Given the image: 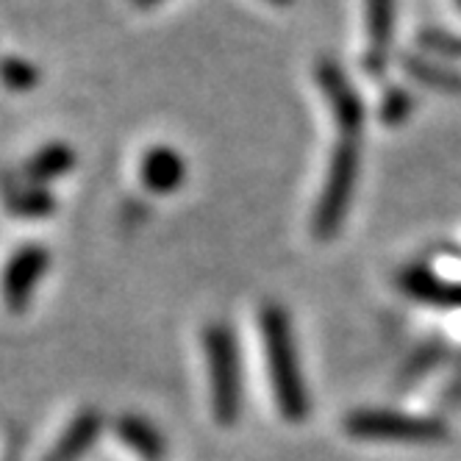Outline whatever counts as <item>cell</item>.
Instances as JSON below:
<instances>
[{"label":"cell","instance_id":"obj_1","mask_svg":"<svg viewBox=\"0 0 461 461\" xmlns=\"http://www.w3.org/2000/svg\"><path fill=\"white\" fill-rule=\"evenodd\" d=\"M261 339H265V358L273 398L286 422H303L312 411V398L306 389V378L301 370L298 345L292 337L289 314L278 303H267L258 317Z\"/></svg>","mask_w":461,"mask_h":461},{"label":"cell","instance_id":"obj_2","mask_svg":"<svg viewBox=\"0 0 461 461\" xmlns=\"http://www.w3.org/2000/svg\"><path fill=\"white\" fill-rule=\"evenodd\" d=\"M209 386H212V414L220 425H234L242 414V365L234 328L212 322L201 334Z\"/></svg>","mask_w":461,"mask_h":461},{"label":"cell","instance_id":"obj_3","mask_svg":"<svg viewBox=\"0 0 461 461\" xmlns=\"http://www.w3.org/2000/svg\"><path fill=\"white\" fill-rule=\"evenodd\" d=\"M358 158H361L358 140L339 137V142L331 153V164H328V173H325V186L320 192V201H317V209L312 217L314 240L328 242L342 230L345 217L353 203V194H356Z\"/></svg>","mask_w":461,"mask_h":461},{"label":"cell","instance_id":"obj_4","mask_svg":"<svg viewBox=\"0 0 461 461\" xmlns=\"http://www.w3.org/2000/svg\"><path fill=\"white\" fill-rule=\"evenodd\" d=\"M345 431L353 439L367 442H409L437 445L450 437L447 425L434 417H414L389 409H358L345 417Z\"/></svg>","mask_w":461,"mask_h":461},{"label":"cell","instance_id":"obj_5","mask_svg":"<svg viewBox=\"0 0 461 461\" xmlns=\"http://www.w3.org/2000/svg\"><path fill=\"white\" fill-rule=\"evenodd\" d=\"M314 76L328 97V106H331L339 137L361 140V131H365V104H361V97L356 86L350 84V78L345 76V70L331 56H322L314 64Z\"/></svg>","mask_w":461,"mask_h":461},{"label":"cell","instance_id":"obj_6","mask_svg":"<svg viewBox=\"0 0 461 461\" xmlns=\"http://www.w3.org/2000/svg\"><path fill=\"white\" fill-rule=\"evenodd\" d=\"M48 265H50V253L40 242L23 245L6 261L4 276H0V294H4V303L9 312L23 314L31 306L40 281L48 273Z\"/></svg>","mask_w":461,"mask_h":461},{"label":"cell","instance_id":"obj_7","mask_svg":"<svg viewBox=\"0 0 461 461\" xmlns=\"http://www.w3.org/2000/svg\"><path fill=\"white\" fill-rule=\"evenodd\" d=\"M140 178H142L145 189H150L156 194H170V192L181 189V184L186 178V161L176 148L156 145L142 156Z\"/></svg>","mask_w":461,"mask_h":461},{"label":"cell","instance_id":"obj_8","mask_svg":"<svg viewBox=\"0 0 461 461\" xmlns=\"http://www.w3.org/2000/svg\"><path fill=\"white\" fill-rule=\"evenodd\" d=\"M101 431H104V414L97 409H81L42 461H81L92 447V442L101 437Z\"/></svg>","mask_w":461,"mask_h":461},{"label":"cell","instance_id":"obj_9","mask_svg":"<svg viewBox=\"0 0 461 461\" xmlns=\"http://www.w3.org/2000/svg\"><path fill=\"white\" fill-rule=\"evenodd\" d=\"M367 37L370 50L365 56V64L370 73H381L389 61L394 37V0H367Z\"/></svg>","mask_w":461,"mask_h":461},{"label":"cell","instance_id":"obj_10","mask_svg":"<svg viewBox=\"0 0 461 461\" xmlns=\"http://www.w3.org/2000/svg\"><path fill=\"white\" fill-rule=\"evenodd\" d=\"M401 289L411 294L414 301L442 306V309H461V284H447L428 273L425 267H409L398 278Z\"/></svg>","mask_w":461,"mask_h":461},{"label":"cell","instance_id":"obj_11","mask_svg":"<svg viewBox=\"0 0 461 461\" xmlns=\"http://www.w3.org/2000/svg\"><path fill=\"white\" fill-rule=\"evenodd\" d=\"M0 194L12 214L17 217H48L56 212V197L45 186L25 184L23 178H0Z\"/></svg>","mask_w":461,"mask_h":461},{"label":"cell","instance_id":"obj_12","mask_svg":"<svg viewBox=\"0 0 461 461\" xmlns=\"http://www.w3.org/2000/svg\"><path fill=\"white\" fill-rule=\"evenodd\" d=\"M73 167H76V150L70 145H64V142H50V145L40 148L34 156L25 161L20 178L25 184L45 186L48 181L61 178L64 173H70Z\"/></svg>","mask_w":461,"mask_h":461},{"label":"cell","instance_id":"obj_13","mask_svg":"<svg viewBox=\"0 0 461 461\" xmlns=\"http://www.w3.org/2000/svg\"><path fill=\"white\" fill-rule=\"evenodd\" d=\"M114 431L117 437L134 450L142 461H161L167 456V439H164L156 425L148 422L145 417H137V414H122L117 422H114Z\"/></svg>","mask_w":461,"mask_h":461},{"label":"cell","instance_id":"obj_14","mask_svg":"<svg viewBox=\"0 0 461 461\" xmlns=\"http://www.w3.org/2000/svg\"><path fill=\"white\" fill-rule=\"evenodd\" d=\"M401 64L414 81H420L425 86H434L439 92L461 95V73L447 68V64H442L431 56H422V53H403Z\"/></svg>","mask_w":461,"mask_h":461},{"label":"cell","instance_id":"obj_15","mask_svg":"<svg viewBox=\"0 0 461 461\" xmlns=\"http://www.w3.org/2000/svg\"><path fill=\"white\" fill-rule=\"evenodd\" d=\"M0 84L14 92H28L40 84V68L20 56H0Z\"/></svg>","mask_w":461,"mask_h":461},{"label":"cell","instance_id":"obj_16","mask_svg":"<svg viewBox=\"0 0 461 461\" xmlns=\"http://www.w3.org/2000/svg\"><path fill=\"white\" fill-rule=\"evenodd\" d=\"M445 356H447V348H445V342H428V345H422L414 356H411V361L403 367V373H401V381L406 384H411V381H420V378H425L431 370H437L442 361H445Z\"/></svg>","mask_w":461,"mask_h":461},{"label":"cell","instance_id":"obj_17","mask_svg":"<svg viewBox=\"0 0 461 461\" xmlns=\"http://www.w3.org/2000/svg\"><path fill=\"white\" fill-rule=\"evenodd\" d=\"M414 112V95L403 86H389L378 106V117L386 125H401Z\"/></svg>","mask_w":461,"mask_h":461},{"label":"cell","instance_id":"obj_18","mask_svg":"<svg viewBox=\"0 0 461 461\" xmlns=\"http://www.w3.org/2000/svg\"><path fill=\"white\" fill-rule=\"evenodd\" d=\"M417 42H420L422 50L450 56V59H461V37L450 34V31H445V28H422L417 34Z\"/></svg>","mask_w":461,"mask_h":461},{"label":"cell","instance_id":"obj_19","mask_svg":"<svg viewBox=\"0 0 461 461\" xmlns=\"http://www.w3.org/2000/svg\"><path fill=\"white\" fill-rule=\"evenodd\" d=\"M445 401H461V367H458V373L453 375V381H450V386L445 392Z\"/></svg>","mask_w":461,"mask_h":461},{"label":"cell","instance_id":"obj_20","mask_svg":"<svg viewBox=\"0 0 461 461\" xmlns=\"http://www.w3.org/2000/svg\"><path fill=\"white\" fill-rule=\"evenodd\" d=\"M134 6H140V9H148V6H153V4H158V0H131Z\"/></svg>","mask_w":461,"mask_h":461},{"label":"cell","instance_id":"obj_21","mask_svg":"<svg viewBox=\"0 0 461 461\" xmlns=\"http://www.w3.org/2000/svg\"><path fill=\"white\" fill-rule=\"evenodd\" d=\"M270 4H278V6H286V4H292V0H270Z\"/></svg>","mask_w":461,"mask_h":461},{"label":"cell","instance_id":"obj_22","mask_svg":"<svg viewBox=\"0 0 461 461\" xmlns=\"http://www.w3.org/2000/svg\"><path fill=\"white\" fill-rule=\"evenodd\" d=\"M458 6H461V0H458Z\"/></svg>","mask_w":461,"mask_h":461}]
</instances>
